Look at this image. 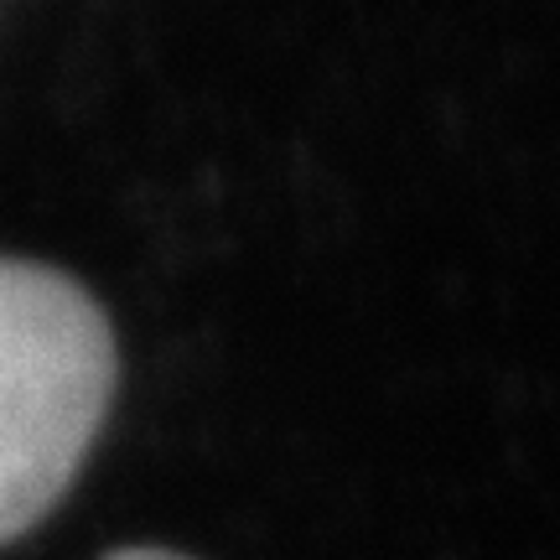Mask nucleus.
<instances>
[{
    "instance_id": "1",
    "label": "nucleus",
    "mask_w": 560,
    "mask_h": 560,
    "mask_svg": "<svg viewBox=\"0 0 560 560\" xmlns=\"http://www.w3.org/2000/svg\"><path fill=\"white\" fill-rule=\"evenodd\" d=\"M115 395V332L52 265L0 255V545L73 488Z\"/></svg>"
},
{
    "instance_id": "2",
    "label": "nucleus",
    "mask_w": 560,
    "mask_h": 560,
    "mask_svg": "<svg viewBox=\"0 0 560 560\" xmlns=\"http://www.w3.org/2000/svg\"><path fill=\"white\" fill-rule=\"evenodd\" d=\"M104 560H187V556H172V550H115Z\"/></svg>"
}]
</instances>
